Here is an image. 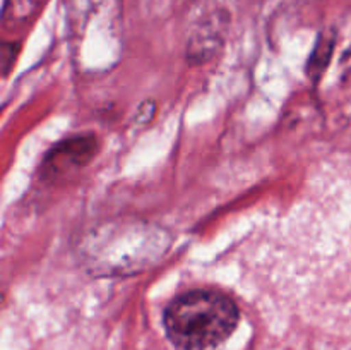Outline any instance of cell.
Returning a JSON list of instances; mask_svg holds the SVG:
<instances>
[{"label":"cell","instance_id":"cell-1","mask_svg":"<svg viewBox=\"0 0 351 350\" xmlns=\"http://www.w3.org/2000/svg\"><path fill=\"white\" fill-rule=\"evenodd\" d=\"M239 318L228 295L195 288L168 304L165 329L177 350H219L235 331Z\"/></svg>","mask_w":351,"mask_h":350}]
</instances>
